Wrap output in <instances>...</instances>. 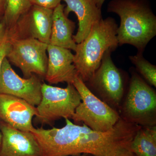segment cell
I'll list each match as a JSON object with an SVG mask.
<instances>
[{"instance_id":"6da1fadb","label":"cell","mask_w":156,"mask_h":156,"mask_svg":"<svg viewBox=\"0 0 156 156\" xmlns=\"http://www.w3.org/2000/svg\"><path fill=\"white\" fill-rule=\"evenodd\" d=\"M107 11L120 17L117 29L119 45H132L138 52L143 53L156 35V16L147 0H112Z\"/></svg>"},{"instance_id":"7a4b0ae2","label":"cell","mask_w":156,"mask_h":156,"mask_svg":"<svg viewBox=\"0 0 156 156\" xmlns=\"http://www.w3.org/2000/svg\"><path fill=\"white\" fill-rule=\"evenodd\" d=\"M118 27L113 18H102L93 26L87 37L77 44L73 64L84 83L91 79L100 66L105 52H113L119 46Z\"/></svg>"},{"instance_id":"3957f363","label":"cell","mask_w":156,"mask_h":156,"mask_svg":"<svg viewBox=\"0 0 156 156\" xmlns=\"http://www.w3.org/2000/svg\"><path fill=\"white\" fill-rule=\"evenodd\" d=\"M72 84L81 98L72 118L75 124L83 123L98 132H105L113 128L119 120V112L96 96L79 76Z\"/></svg>"},{"instance_id":"277c9868","label":"cell","mask_w":156,"mask_h":156,"mask_svg":"<svg viewBox=\"0 0 156 156\" xmlns=\"http://www.w3.org/2000/svg\"><path fill=\"white\" fill-rule=\"evenodd\" d=\"M120 117L141 127L156 126L155 91L136 73H131Z\"/></svg>"},{"instance_id":"5b68a950","label":"cell","mask_w":156,"mask_h":156,"mask_svg":"<svg viewBox=\"0 0 156 156\" xmlns=\"http://www.w3.org/2000/svg\"><path fill=\"white\" fill-rule=\"evenodd\" d=\"M41 93L36 119L42 124H50L62 118L72 119L81 101L80 95L72 83L62 88L44 83Z\"/></svg>"},{"instance_id":"8992f818","label":"cell","mask_w":156,"mask_h":156,"mask_svg":"<svg viewBox=\"0 0 156 156\" xmlns=\"http://www.w3.org/2000/svg\"><path fill=\"white\" fill-rule=\"evenodd\" d=\"M6 58L27 79L35 74L45 78L48 66V44L33 38L14 39Z\"/></svg>"},{"instance_id":"52a82bcc","label":"cell","mask_w":156,"mask_h":156,"mask_svg":"<svg viewBox=\"0 0 156 156\" xmlns=\"http://www.w3.org/2000/svg\"><path fill=\"white\" fill-rule=\"evenodd\" d=\"M112 52L111 50L105 52L100 66L87 83L100 99L112 108H119L124 95L125 84L122 73L112 60Z\"/></svg>"},{"instance_id":"ba28073f","label":"cell","mask_w":156,"mask_h":156,"mask_svg":"<svg viewBox=\"0 0 156 156\" xmlns=\"http://www.w3.org/2000/svg\"><path fill=\"white\" fill-rule=\"evenodd\" d=\"M53 14V10L32 5L8 30L6 40L33 38L49 44Z\"/></svg>"},{"instance_id":"9c48e42d","label":"cell","mask_w":156,"mask_h":156,"mask_svg":"<svg viewBox=\"0 0 156 156\" xmlns=\"http://www.w3.org/2000/svg\"><path fill=\"white\" fill-rule=\"evenodd\" d=\"M42 83L38 76L21 78L11 67L7 58L4 59L0 71V94L13 95L37 106L42 98Z\"/></svg>"},{"instance_id":"30bf717a","label":"cell","mask_w":156,"mask_h":156,"mask_svg":"<svg viewBox=\"0 0 156 156\" xmlns=\"http://www.w3.org/2000/svg\"><path fill=\"white\" fill-rule=\"evenodd\" d=\"M0 131V156H43L41 148L31 132L20 131L2 122Z\"/></svg>"},{"instance_id":"8fae6325","label":"cell","mask_w":156,"mask_h":156,"mask_svg":"<svg viewBox=\"0 0 156 156\" xmlns=\"http://www.w3.org/2000/svg\"><path fill=\"white\" fill-rule=\"evenodd\" d=\"M37 113L36 106L23 99L0 94V122L20 131L31 132L35 128L32 120Z\"/></svg>"},{"instance_id":"7c38bea8","label":"cell","mask_w":156,"mask_h":156,"mask_svg":"<svg viewBox=\"0 0 156 156\" xmlns=\"http://www.w3.org/2000/svg\"><path fill=\"white\" fill-rule=\"evenodd\" d=\"M48 66L44 79L50 84L73 83L78 76L70 50L48 44Z\"/></svg>"},{"instance_id":"4fadbf2b","label":"cell","mask_w":156,"mask_h":156,"mask_svg":"<svg viewBox=\"0 0 156 156\" xmlns=\"http://www.w3.org/2000/svg\"><path fill=\"white\" fill-rule=\"evenodd\" d=\"M66 3L64 14L68 16L74 12L78 20L77 32L73 38L77 44L83 41L89 34L93 26L102 19L101 9L96 0H62Z\"/></svg>"},{"instance_id":"5bb4252c","label":"cell","mask_w":156,"mask_h":156,"mask_svg":"<svg viewBox=\"0 0 156 156\" xmlns=\"http://www.w3.org/2000/svg\"><path fill=\"white\" fill-rule=\"evenodd\" d=\"M60 4L53 10L52 28L49 44L75 51L77 44L73 38L75 23L64 14Z\"/></svg>"},{"instance_id":"9a60e30c","label":"cell","mask_w":156,"mask_h":156,"mask_svg":"<svg viewBox=\"0 0 156 156\" xmlns=\"http://www.w3.org/2000/svg\"><path fill=\"white\" fill-rule=\"evenodd\" d=\"M136 156H156V126L141 127L131 145Z\"/></svg>"},{"instance_id":"2e32d148","label":"cell","mask_w":156,"mask_h":156,"mask_svg":"<svg viewBox=\"0 0 156 156\" xmlns=\"http://www.w3.org/2000/svg\"><path fill=\"white\" fill-rule=\"evenodd\" d=\"M31 6L29 0H7L5 12L1 21L5 24L8 30L10 29Z\"/></svg>"},{"instance_id":"e0dca14e","label":"cell","mask_w":156,"mask_h":156,"mask_svg":"<svg viewBox=\"0 0 156 156\" xmlns=\"http://www.w3.org/2000/svg\"><path fill=\"white\" fill-rule=\"evenodd\" d=\"M131 62L142 76L143 79L150 86L156 87V66L147 60L143 53L138 52L134 56H129Z\"/></svg>"},{"instance_id":"ac0fdd59","label":"cell","mask_w":156,"mask_h":156,"mask_svg":"<svg viewBox=\"0 0 156 156\" xmlns=\"http://www.w3.org/2000/svg\"><path fill=\"white\" fill-rule=\"evenodd\" d=\"M62 0H29L32 5L53 10L61 4Z\"/></svg>"},{"instance_id":"d6986e66","label":"cell","mask_w":156,"mask_h":156,"mask_svg":"<svg viewBox=\"0 0 156 156\" xmlns=\"http://www.w3.org/2000/svg\"><path fill=\"white\" fill-rule=\"evenodd\" d=\"M11 43L8 40H5L2 43L0 44V71L3 62L7 57L11 49Z\"/></svg>"},{"instance_id":"ffe728a7","label":"cell","mask_w":156,"mask_h":156,"mask_svg":"<svg viewBox=\"0 0 156 156\" xmlns=\"http://www.w3.org/2000/svg\"><path fill=\"white\" fill-rule=\"evenodd\" d=\"M8 29L5 24L2 21L0 22V44L6 40Z\"/></svg>"},{"instance_id":"44dd1931","label":"cell","mask_w":156,"mask_h":156,"mask_svg":"<svg viewBox=\"0 0 156 156\" xmlns=\"http://www.w3.org/2000/svg\"><path fill=\"white\" fill-rule=\"evenodd\" d=\"M7 3V0H0V21H2L5 15Z\"/></svg>"},{"instance_id":"7402d4cb","label":"cell","mask_w":156,"mask_h":156,"mask_svg":"<svg viewBox=\"0 0 156 156\" xmlns=\"http://www.w3.org/2000/svg\"><path fill=\"white\" fill-rule=\"evenodd\" d=\"M105 1V0H96L98 7L99 9H101L102 5H103Z\"/></svg>"},{"instance_id":"603a6c76","label":"cell","mask_w":156,"mask_h":156,"mask_svg":"<svg viewBox=\"0 0 156 156\" xmlns=\"http://www.w3.org/2000/svg\"><path fill=\"white\" fill-rule=\"evenodd\" d=\"M89 154H81L78 155H75V156H88Z\"/></svg>"},{"instance_id":"cb8c5ba5","label":"cell","mask_w":156,"mask_h":156,"mask_svg":"<svg viewBox=\"0 0 156 156\" xmlns=\"http://www.w3.org/2000/svg\"><path fill=\"white\" fill-rule=\"evenodd\" d=\"M2 134L1 133V131H0V148H1V144H2Z\"/></svg>"},{"instance_id":"d4e9b609","label":"cell","mask_w":156,"mask_h":156,"mask_svg":"<svg viewBox=\"0 0 156 156\" xmlns=\"http://www.w3.org/2000/svg\"><path fill=\"white\" fill-rule=\"evenodd\" d=\"M88 156H92V155H89Z\"/></svg>"}]
</instances>
